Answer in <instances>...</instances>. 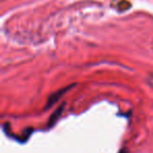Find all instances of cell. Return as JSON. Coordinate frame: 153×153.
Segmentation results:
<instances>
[{
  "instance_id": "obj_3",
  "label": "cell",
  "mask_w": 153,
  "mask_h": 153,
  "mask_svg": "<svg viewBox=\"0 0 153 153\" xmlns=\"http://www.w3.org/2000/svg\"><path fill=\"white\" fill-rule=\"evenodd\" d=\"M119 153H127V150H126V149H122V150L120 151Z\"/></svg>"
},
{
  "instance_id": "obj_2",
  "label": "cell",
  "mask_w": 153,
  "mask_h": 153,
  "mask_svg": "<svg viewBox=\"0 0 153 153\" xmlns=\"http://www.w3.org/2000/svg\"><path fill=\"white\" fill-rule=\"evenodd\" d=\"M62 110H63V106H61L60 107V109H58L57 111H56L55 113H53V115H51V120H49V123H48V126H53V124L56 123V121L58 120V117H59V115L61 114V112H62Z\"/></svg>"
},
{
  "instance_id": "obj_1",
  "label": "cell",
  "mask_w": 153,
  "mask_h": 153,
  "mask_svg": "<svg viewBox=\"0 0 153 153\" xmlns=\"http://www.w3.org/2000/svg\"><path fill=\"white\" fill-rule=\"evenodd\" d=\"M74 85H70L68 86V87H65L64 89H61V90H58L57 92H55V94H53L51 97L48 98V101H47V104H46V109L49 108L51 106H53V104H55L56 102H57L58 100H59L60 98H61L62 96H63L64 94L66 92V90H68L70 87H72Z\"/></svg>"
}]
</instances>
